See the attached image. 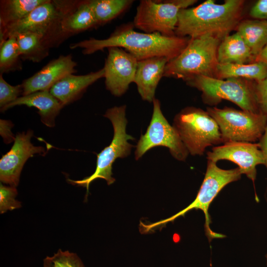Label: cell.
Returning a JSON list of instances; mask_svg holds the SVG:
<instances>
[{"label": "cell", "instance_id": "1", "mask_svg": "<svg viewBox=\"0 0 267 267\" xmlns=\"http://www.w3.org/2000/svg\"><path fill=\"white\" fill-rule=\"evenodd\" d=\"M134 27L133 23H128L117 27L106 39L90 38L72 44L70 48H81L84 54L89 55L105 48L118 47L125 49L137 61L156 56L165 57L170 60L184 49L190 39L176 36L167 37L158 33L138 32Z\"/></svg>", "mask_w": 267, "mask_h": 267}, {"label": "cell", "instance_id": "2", "mask_svg": "<svg viewBox=\"0 0 267 267\" xmlns=\"http://www.w3.org/2000/svg\"><path fill=\"white\" fill-rule=\"evenodd\" d=\"M245 1L225 0L217 4L207 0L195 7L181 9L178 15L175 35L194 38L213 36L222 40L241 22Z\"/></svg>", "mask_w": 267, "mask_h": 267}, {"label": "cell", "instance_id": "3", "mask_svg": "<svg viewBox=\"0 0 267 267\" xmlns=\"http://www.w3.org/2000/svg\"><path fill=\"white\" fill-rule=\"evenodd\" d=\"M221 40L210 35L190 38L184 49L168 61L163 77L186 81L198 76L216 78Z\"/></svg>", "mask_w": 267, "mask_h": 267}, {"label": "cell", "instance_id": "4", "mask_svg": "<svg viewBox=\"0 0 267 267\" xmlns=\"http://www.w3.org/2000/svg\"><path fill=\"white\" fill-rule=\"evenodd\" d=\"M241 175L238 167L224 170L219 168L217 162L208 160L204 178L194 201L185 208L168 218L148 224L141 222V226L143 232H148L153 228L183 216L190 210L196 209L202 210L205 215V233L209 240L211 241L214 238L224 237V235L211 229V219L208 210L211 203L222 188L228 184L239 180Z\"/></svg>", "mask_w": 267, "mask_h": 267}, {"label": "cell", "instance_id": "5", "mask_svg": "<svg viewBox=\"0 0 267 267\" xmlns=\"http://www.w3.org/2000/svg\"><path fill=\"white\" fill-rule=\"evenodd\" d=\"M62 0H46L20 21L0 28V44L14 35L31 32L41 35L49 48L58 46L67 39L61 29Z\"/></svg>", "mask_w": 267, "mask_h": 267}, {"label": "cell", "instance_id": "6", "mask_svg": "<svg viewBox=\"0 0 267 267\" xmlns=\"http://www.w3.org/2000/svg\"><path fill=\"white\" fill-rule=\"evenodd\" d=\"M126 109V105L114 106L108 109L104 115L112 123L114 135L110 144L97 155L94 172L81 180H69L72 183L86 187L87 193L90 183L97 178L105 179L108 185L113 183L115 180L112 177L113 163L117 158L126 157L131 153L133 146L128 140L134 139V138L126 133L128 121Z\"/></svg>", "mask_w": 267, "mask_h": 267}, {"label": "cell", "instance_id": "7", "mask_svg": "<svg viewBox=\"0 0 267 267\" xmlns=\"http://www.w3.org/2000/svg\"><path fill=\"white\" fill-rule=\"evenodd\" d=\"M173 126L191 155H202L208 147L223 142L215 120L200 108L182 109L175 117Z\"/></svg>", "mask_w": 267, "mask_h": 267}, {"label": "cell", "instance_id": "8", "mask_svg": "<svg viewBox=\"0 0 267 267\" xmlns=\"http://www.w3.org/2000/svg\"><path fill=\"white\" fill-rule=\"evenodd\" d=\"M185 82L202 92L206 103L216 105L225 99L235 103L242 110L262 112L257 99L256 86H253L249 80L237 78L222 80L198 76Z\"/></svg>", "mask_w": 267, "mask_h": 267}, {"label": "cell", "instance_id": "9", "mask_svg": "<svg viewBox=\"0 0 267 267\" xmlns=\"http://www.w3.org/2000/svg\"><path fill=\"white\" fill-rule=\"evenodd\" d=\"M207 112L217 123L222 142L259 141L267 126V115L232 108L207 107Z\"/></svg>", "mask_w": 267, "mask_h": 267}, {"label": "cell", "instance_id": "10", "mask_svg": "<svg viewBox=\"0 0 267 267\" xmlns=\"http://www.w3.org/2000/svg\"><path fill=\"white\" fill-rule=\"evenodd\" d=\"M196 2V0H142L136 8L133 25L144 33L175 36L179 11Z\"/></svg>", "mask_w": 267, "mask_h": 267}, {"label": "cell", "instance_id": "11", "mask_svg": "<svg viewBox=\"0 0 267 267\" xmlns=\"http://www.w3.org/2000/svg\"><path fill=\"white\" fill-rule=\"evenodd\" d=\"M152 118L146 132L138 140L135 151L136 160L147 151L156 146L167 147L172 156L178 161H184L189 153L178 132L163 115L159 100L153 101Z\"/></svg>", "mask_w": 267, "mask_h": 267}, {"label": "cell", "instance_id": "12", "mask_svg": "<svg viewBox=\"0 0 267 267\" xmlns=\"http://www.w3.org/2000/svg\"><path fill=\"white\" fill-rule=\"evenodd\" d=\"M104 70L106 89L115 96H121L134 82L137 60L124 49L118 47L107 48Z\"/></svg>", "mask_w": 267, "mask_h": 267}, {"label": "cell", "instance_id": "13", "mask_svg": "<svg viewBox=\"0 0 267 267\" xmlns=\"http://www.w3.org/2000/svg\"><path fill=\"white\" fill-rule=\"evenodd\" d=\"M208 160L217 162L225 160L237 164L242 174L254 181L257 176L256 167L264 165L263 153L258 143L227 142L214 147L207 153Z\"/></svg>", "mask_w": 267, "mask_h": 267}, {"label": "cell", "instance_id": "14", "mask_svg": "<svg viewBox=\"0 0 267 267\" xmlns=\"http://www.w3.org/2000/svg\"><path fill=\"white\" fill-rule=\"evenodd\" d=\"M33 135V132L31 130L16 134L13 146L0 160L1 182L16 187L27 160L35 154L44 155L46 154L44 147L35 146L31 143Z\"/></svg>", "mask_w": 267, "mask_h": 267}, {"label": "cell", "instance_id": "15", "mask_svg": "<svg viewBox=\"0 0 267 267\" xmlns=\"http://www.w3.org/2000/svg\"><path fill=\"white\" fill-rule=\"evenodd\" d=\"M77 63L71 54L61 55L48 62L40 70L21 84L22 96L40 91H49L58 82L77 72Z\"/></svg>", "mask_w": 267, "mask_h": 267}, {"label": "cell", "instance_id": "16", "mask_svg": "<svg viewBox=\"0 0 267 267\" xmlns=\"http://www.w3.org/2000/svg\"><path fill=\"white\" fill-rule=\"evenodd\" d=\"M62 31L66 38L98 26L89 0H62Z\"/></svg>", "mask_w": 267, "mask_h": 267}, {"label": "cell", "instance_id": "17", "mask_svg": "<svg viewBox=\"0 0 267 267\" xmlns=\"http://www.w3.org/2000/svg\"><path fill=\"white\" fill-rule=\"evenodd\" d=\"M169 60L165 57L156 56L138 61L134 82L143 100L153 102L156 89L163 77Z\"/></svg>", "mask_w": 267, "mask_h": 267}, {"label": "cell", "instance_id": "18", "mask_svg": "<svg viewBox=\"0 0 267 267\" xmlns=\"http://www.w3.org/2000/svg\"><path fill=\"white\" fill-rule=\"evenodd\" d=\"M104 77L103 68L83 75L70 74L55 84L49 92L63 107L81 97L89 86Z\"/></svg>", "mask_w": 267, "mask_h": 267}, {"label": "cell", "instance_id": "19", "mask_svg": "<svg viewBox=\"0 0 267 267\" xmlns=\"http://www.w3.org/2000/svg\"><path fill=\"white\" fill-rule=\"evenodd\" d=\"M18 105L34 107L38 109L41 121L48 127L55 126V119L63 108L60 102L49 91H40L19 97L0 109L1 111Z\"/></svg>", "mask_w": 267, "mask_h": 267}, {"label": "cell", "instance_id": "20", "mask_svg": "<svg viewBox=\"0 0 267 267\" xmlns=\"http://www.w3.org/2000/svg\"><path fill=\"white\" fill-rule=\"evenodd\" d=\"M217 57L219 64L250 63L256 60L251 49L237 32L221 41Z\"/></svg>", "mask_w": 267, "mask_h": 267}, {"label": "cell", "instance_id": "21", "mask_svg": "<svg viewBox=\"0 0 267 267\" xmlns=\"http://www.w3.org/2000/svg\"><path fill=\"white\" fill-rule=\"evenodd\" d=\"M267 77V65L261 61L250 63H223L218 65L216 78L254 80L257 83Z\"/></svg>", "mask_w": 267, "mask_h": 267}, {"label": "cell", "instance_id": "22", "mask_svg": "<svg viewBox=\"0 0 267 267\" xmlns=\"http://www.w3.org/2000/svg\"><path fill=\"white\" fill-rule=\"evenodd\" d=\"M46 0H2L0 1V28H6L27 16Z\"/></svg>", "mask_w": 267, "mask_h": 267}, {"label": "cell", "instance_id": "23", "mask_svg": "<svg viewBox=\"0 0 267 267\" xmlns=\"http://www.w3.org/2000/svg\"><path fill=\"white\" fill-rule=\"evenodd\" d=\"M236 29L256 58L267 44V20L254 19L241 21Z\"/></svg>", "mask_w": 267, "mask_h": 267}, {"label": "cell", "instance_id": "24", "mask_svg": "<svg viewBox=\"0 0 267 267\" xmlns=\"http://www.w3.org/2000/svg\"><path fill=\"white\" fill-rule=\"evenodd\" d=\"M13 36L17 40L22 60L37 63L48 55L50 48L46 45L41 35L25 32Z\"/></svg>", "mask_w": 267, "mask_h": 267}, {"label": "cell", "instance_id": "25", "mask_svg": "<svg viewBox=\"0 0 267 267\" xmlns=\"http://www.w3.org/2000/svg\"><path fill=\"white\" fill-rule=\"evenodd\" d=\"M98 26L124 12L133 3L132 0H89Z\"/></svg>", "mask_w": 267, "mask_h": 267}, {"label": "cell", "instance_id": "26", "mask_svg": "<svg viewBox=\"0 0 267 267\" xmlns=\"http://www.w3.org/2000/svg\"><path fill=\"white\" fill-rule=\"evenodd\" d=\"M21 60L15 37H9L0 44V74L21 70Z\"/></svg>", "mask_w": 267, "mask_h": 267}, {"label": "cell", "instance_id": "27", "mask_svg": "<svg viewBox=\"0 0 267 267\" xmlns=\"http://www.w3.org/2000/svg\"><path fill=\"white\" fill-rule=\"evenodd\" d=\"M44 267H85L83 262L74 253L59 249L52 256L44 260Z\"/></svg>", "mask_w": 267, "mask_h": 267}, {"label": "cell", "instance_id": "28", "mask_svg": "<svg viewBox=\"0 0 267 267\" xmlns=\"http://www.w3.org/2000/svg\"><path fill=\"white\" fill-rule=\"evenodd\" d=\"M18 194L16 187L0 185V213L3 214L7 211L18 209L21 207V202L16 200Z\"/></svg>", "mask_w": 267, "mask_h": 267}, {"label": "cell", "instance_id": "29", "mask_svg": "<svg viewBox=\"0 0 267 267\" xmlns=\"http://www.w3.org/2000/svg\"><path fill=\"white\" fill-rule=\"evenodd\" d=\"M22 85L12 86L3 79L0 74V109L15 101L22 94Z\"/></svg>", "mask_w": 267, "mask_h": 267}, {"label": "cell", "instance_id": "30", "mask_svg": "<svg viewBox=\"0 0 267 267\" xmlns=\"http://www.w3.org/2000/svg\"><path fill=\"white\" fill-rule=\"evenodd\" d=\"M258 103L262 112L267 115V77L255 86Z\"/></svg>", "mask_w": 267, "mask_h": 267}, {"label": "cell", "instance_id": "31", "mask_svg": "<svg viewBox=\"0 0 267 267\" xmlns=\"http://www.w3.org/2000/svg\"><path fill=\"white\" fill-rule=\"evenodd\" d=\"M250 15L255 19L267 20V0H259L251 7Z\"/></svg>", "mask_w": 267, "mask_h": 267}, {"label": "cell", "instance_id": "32", "mask_svg": "<svg viewBox=\"0 0 267 267\" xmlns=\"http://www.w3.org/2000/svg\"><path fill=\"white\" fill-rule=\"evenodd\" d=\"M13 125L9 121L0 120V134L3 138L5 143L11 142L15 139L11 132V129Z\"/></svg>", "mask_w": 267, "mask_h": 267}, {"label": "cell", "instance_id": "33", "mask_svg": "<svg viewBox=\"0 0 267 267\" xmlns=\"http://www.w3.org/2000/svg\"><path fill=\"white\" fill-rule=\"evenodd\" d=\"M260 146V148L261 150L264 159L265 164L264 165L266 167L267 169V126L265 130V132L259 140L258 142Z\"/></svg>", "mask_w": 267, "mask_h": 267}, {"label": "cell", "instance_id": "34", "mask_svg": "<svg viewBox=\"0 0 267 267\" xmlns=\"http://www.w3.org/2000/svg\"><path fill=\"white\" fill-rule=\"evenodd\" d=\"M255 61H261L267 65V44L257 56Z\"/></svg>", "mask_w": 267, "mask_h": 267}, {"label": "cell", "instance_id": "35", "mask_svg": "<svg viewBox=\"0 0 267 267\" xmlns=\"http://www.w3.org/2000/svg\"><path fill=\"white\" fill-rule=\"evenodd\" d=\"M266 263H267V254L266 255Z\"/></svg>", "mask_w": 267, "mask_h": 267}]
</instances>
